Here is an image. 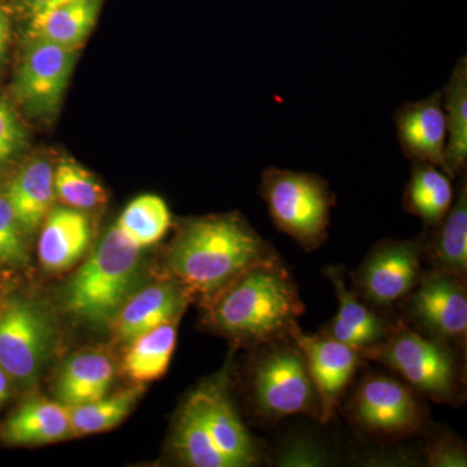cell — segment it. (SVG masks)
<instances>
[{
    "label": "cell",
    "instance_id": "9a60e30c",
    "mask_svg": "<svg viewBox=\"0 0 467 467\" xmlns=\"http://www.w3.org/2000/svg\"><path fill=\"white\" fill-rule=\"evenodd\" d=\"M190 294L177 281L156 284L129 296L112 324L117 339L130 343L135 337L181 317Z\"/></svg>",
    "mask_w": 467,
    "mask_h": 467
},
{
    "label": "cell",
    "instance_id": "30bf717a",
    "mask_svg": "<svg viewBox=\"0 0 467 467\" xmlns=\"http://www.w3.org/2000/svg\"><path fill=\"white\" fill-rule=\"evenodd\" d=\"M78 48L30 38L15 77L14 90L24 109L34 116L57 112L69 84Z\"/></svg>",
    "mask_w": 467,
    "mask_h": 467
},
{
    "label": "cell",
    "instance_id": "9c48e42d",
    "mask_svg": "<svg viewBox=\"0 0 467 467\" xmlns=\"http://www.w3.org/2000/svg\"><path fill=\"white\" fill-rule=\"evenodd\" d=\"M183 405L196 417L230 467L259 462V448L234 407L226 373L223 371L202 383L187 396Z\"/></svg>",
    "mask_w": 467,
    "mask_h": 467
},
{
    "label": "cell",
    "instance_id": "484cf974",
    "mask_svg": "<svg viewBox=\"0 0 467 467\" xmlns=\"http://www.w3.org/2000/svg\"><path fill=\"white\" fill-rule=\"evenodd\" d=\"M142 392V384H137L115 395L67 408L70 436L99 434L112 430L130 414Z\"/></svg>",
    "mask_w": 467,
    "mask_h": 467
},
{
    "label": "cell",
    "instance_id": "4fadbf2b",
    "mask_svg": "<svg viewBox=\"0 0 467 467\" xmlns=\"http://www.w3.org/2000/svg\"><path fill=\"white\" fill-rule=\"evenodd\" d=\"M288 337L306 358L321 405L319 420L327 423L358 370L362 359L361 353L327 335L306 334L296 322L288 330Z\"/></svg>",
    "mask_w": 467,
    "mask_h": 467
},
{
    "label": "cell",
    "instance_id": "1f68e13d",
    "mask_svg": "<svg viewBox=\"0 0 467 467\" xmlns=\"http://www.w3.org/2000/svg\"><path fill=\"white\" fill-rule=\"evenodd\" d=\"M427 463L432 467H465L466 450L462 442L451 436H441L430 442L426 450Z\"/></svg>",
    "mask_w": 467,
    "mask_h": 467
},
{
    "label": "cell",
    "instance_id": "836d02e7",
    "mask_svg": "<svg viewBox=\"0 0 467 467\" xmlns=\"http://www.w3.org/2000/svg\"><path fill=\"white\" fill-rule=\"evenodd\" d=\"M9 36H11V18L3 5H0V66L7 57Z\"/></svg>",
    "mask_w": 467,
    "mask_h": 467
},
{
    "label": "cell",
    "instance_id": "e0dca14e",
    "mask_svg": "<svg viewBox=\"0 0 467 467\" xmlns=\"http://www.w3.org/2000/svg\"><path fill=\"white\" fill-rule=\"evenodd\" d=\"M90 242V221L81 211L52 208L39 236V260L51 272L69 269L84 256Z\"/></svg>",
    "mask_w": 467,
    "mask_h": 467
},
{
    "label": "cell",
    "instance_id": "603a6c76",
    "mask_svg": "<svg viewBox=\"0 0 467 467\" xmlns=\"http://www.w3.org/2000/svg\"><path fill=\"white\" fill-rule=\"evenodd\" d=\"M454 202L451 178L435 165L411 162L410 178L404 193V207L427 226L435 227Z\"/></svg>",
    "mask_w": 467,
    "mask_h": 467
},
{
    "label": "cell",
    "instance_id": "7c38bea8",
    "mask_svg": "<svg viewBox=\"0 0 467 467\" xmlns=\"http://www.w3.org/2000/svg\"><path fill=\"white\" fill-rule=\"evenodd\" d=\"M350 414L362 429L387 435H407L423 425L420 402L407 386L386 376H370L350 401Z\"/></svg>",
    "mask_w": 467,
    "mask_h": 467
},
{
    "label": "cell",
    "instance_id": "8fae6325",
    "mask_svg": "<svg viewBox=\"0 0 467 467\" xmlns=\"http://www.w3.org/2000/svg\"><path fill=\"white\" fill-rule=\"evenodd\" d=\"M405 299L409 316L427 337L450 346L465 343L467 295L463 279L432 269L422 273Z\"/></svg>",
    "mask_w": 467,
    "mask_h": 467
},
{
    "label": "cell",
    "instance_id": "52a82bcc",
    "mask_svg": "<svg viewBox=\"0 0 467 467\" xmlns=\"http://www.w3.org/2000/svg\"><path fill=\"white\" fill-rule=\"evenodd\" d=\"M54 328L45 310L23 296L0 304V368L9 379H36L50 353Z\"/></svg>",
    "mask_w": 467,
    "mask_h": 467
},
{
    "label": "cell",
    "instance_id": "83f0119b",
    "mask_svg": "<svg viewBox=\"0 0 467 467\" xmlns=\"http://www.w3.org/2000/svg\"><path fill=\"white\" fill-rule=\"evenodd\" d=\"M55 193L67 207L90 211L107 201L106 190L78 162L63 159L54 168Z\"/></svg>",
    "mask_w": 467,
    "mask_h": 467
},
{
    "label": "cell",
    "instance_id": "f1b7e54d",
    "mask_svg": "<svg viewBox=\"0 0 467 467\" xmlns=\"http://www.w3.org/2000/svg\"><path fill=\"white\" fill-rule=\"evenodd\" d=\"M23 229L11 205L0 193V263L9 266H26L27 254Z\"/></svg>",
    "mask_w": 467,
    "mask_h": 467
},
{
    "label": "cell",
    "instance_id": "e575fe53",
    "mask_svg": "<svg viewBox=\"0 0 467 467\" xmlns=\"http://www.w3.org/2000/svg\"><path fill=\"white\" fill-rule=\"evenodd\" d=\"M9 393V377L0 368V405L7 400Z\"/></svg>",
    "mask_w": 467,
    "mask_h": 467
},
{
    "label": "cell",
    "instance_id": "d6986e66",
    "mask_svg": "<svg viewBox=\"0 0 467 467\" xmlns=\"http://www.w3.org/2000/svg\"><path fill=\"white\" fill-rule=\"evenodd\" d=\"M69 436L67 408L45 398H33L24 402L2 430L3 441L11 445L48 444Z\"/></svg>",
    "mask_w": 467,
    "mask_h": 467
},
{
    "label": "cell",
    "instance_id": "4316f807",
    "mask_svg": "<svg viewBox=\"0 0 467 467\" xmlns=\"http://www.w3.org/2000/svg\"><path fill=\"white\" fill-rule=\"evenodd\" d=\"M171 223V211L167 202L158 195L146 193L126 205L116 225L138 247L143 248L161 241Z\"/></svg>",
    "mask_w": 467,
    "mask_h": 467
},
{
    "label": "cell",
    "instance_id": "7402d4cb",
    "mask_svg": "<svg viewBox=\"0 0 467 467\" xmlns=\"http://www.w3.org/2000/svg\"><path fill=\"white\" fill-rule=\"evenodd\" d=\"M101 0H67L30 20V38L78 48L90 34L99 15Z\"/></svg>",
    "mask_w": 467,
    "mask_h": 467
},
{
    "label": "cell",
    "instance_id": "44dd1931",
    "mask_svg": "<svg viewBox=\"0 0 467 467\" xmlns=\"http://www.w3.org/2000/svg\"><path fill=\"white\" fill-rule=\"evenodd\" d=\"M113 377L115 368L109 356L100 352L77 353L58 374V402L70 408L98 400L109 391Z\"/></svg>",
    "mask_w": 467,
    "mask_h": 467
},
{
    "label": "cell",
    "instance_id": "5bb4252c",
    "mask_svg": "<svg viewBox=\"0 0 467 467\" xmlns=\"http://www.w3.org/2000/svg\"><path fill=\"white\" fill-rule=\"evenodd\" d=\"M393 121L400 149L411 162H427L448 174L445 164L447 121L442 91L402 104L393 115Z\"/></svg>",
    "mask_w": 467,
    "mask_h": 467
},
{
    "label": "cell",
    "instance_id": "ac0fdd59",
    "mask_svg": "<svg viewBox=\"0 0 467 467\" xmlns=\"http://www.w3.org/2000/svg\"><path fill=\"white\" fill-rule=\"evenodd\" d=\"M26 235L42 225L54 205V167L46 159L26 162L9 181L5 192Z\"/></svg>",
    "mask_w": 467,
    "mask_h": 467
},
{
    "label": "cell",
    "instance_id": "d6a6232c",
    "mask_svg": "<svg viewBox=\"0 0 467 467\" xmlns=\"http://www.w3.org/2000/svg\"><path fill=\"white\" fill-rule=\"evenodd\" d=\"M67 0H21V5L26 8V14L29 15L30 20L34 17L41 16L50 9L57 7L61 3Z\"/></svg>",
    "mask_w": 467,
    "mask_h": 467
},
{
    "label": "cell",
    "instance_id": "3957f363",
    "mask_svg": "<svg viewBox=\"0 0 467 467\" xmlns=\"http://www.w3.org/2000/svg\"><path fill=\"white\" fill-rule=\"evenodd\" d=\"M140 250L119 226L110 227L67 284V309L90 324L112 322L137 281Z\"/></svg>",
    "mask_w": 467,
    "mask_h": 467
},
{
    "label": "cell",
    "instance_id": "d4e9b609",
    "mask_svg": "<svg viewBox=\"0 0 467 467\" xmlns=\"http://www.w3.org/2000/svg\"><path fill=\"white\" fill-rule=\"evenodd\" d=\"M445 121H447V147L445 164L451 180L466 171L467 164V57L457 61L450 81L442 91Z\"/></svg>",
    "mask_w": 467,
    "mask_h": 467
},
{
    "label": "cell",
    "instance_id": "4dcf8cb0",
    "mask_svg": "<svg viewBox=\"0 0 467 467\" xmlns=\"http://www.w3.org/2000/svg\"><path fill=\"white\" fill-rule=\"evenodd\" d=\"M278 466H324L327 465V451L317 442L295 439L282 448L276 457Z\"/></svg>",
    "mask_w": 467,
    "mask_h": 467
},
{
    "label": "cell",
    "instance_id": "2e32d148",
    "mask_svg": "<svg viewBox=\"0 0 467 467\" xmlns=\"http://www.w3.org/2000/svg\"><path fill=\"white\" fill-rule=\"evenodd\" d=\"M325 275L334 285L339 309L322 334L358 352L382 342L391 326L368 308L365 301L362 303L355 292L347 288L342 267H326Z\"/></svg>",
    "mask_w": 467,
    "mask_h": 467
},
{
    "label": "cell",
    "instance_id": "8992f818",
    "mask_svg": "<svg viewBox=\"0 0 467 467\" xmlns=\"http://www.w3.org/2000/svg\"><path fill=\"white\" fill-rule=\"evenodd\" d=\"M254 371L252 398L260 413L270 418L309 414L319 418L321 405L308 365L290 337L265 344Z\"/></svg>",
    "mask_w": 467,
    "mask_h": 467
},
{
    "label": "cell",
    "instance_id": "ba28073f",
    "mask_svg": "<svg viewBox=\"0 0 467 467\" xmlns=\"http://www.w3.org/2000/svg\"><path fill=\"white\" fill-rule=\"evenodd\" d=\"M423 243L387 239L377 243L353 275V292L365 303L389 306L414 290L422 275Z\"/></svg>",
    "mask_w": 467,
    "mask_h": 467
},
{
    "label": "cell",
    "instance_id": "6da1fadb",
    "mask_svg": "<svg viewBox=\"0 0 467 467\" xmlns=\"http://www.w3.org/2000/svg\"><path fill=\"white\" fill-rule=\"evenodd\" d=\"M276 257L244 218L230 213L186 221L169 248L167 265L190 296L209 300L251 267Z\"/></svg>",
    "mask_w": 467,
    "mask_h": 467
},
{
    "label": "cell",
    "instance_id": "f546056e",
    "mask_svg": "<svg viewBox=\"0 0 467 467\" xmlns=\"http://www.w3.org/2000/svg\"><path fill=\"white\" fill-rule=\"evenodd\" d=\"M26 134L14 109L0 99V167L24 149Z\"/></svg>",
    "mask_w": 467,
    "mask_h": 467
},
{
    "label": "cell",
    "instance_id": "7a4b0ae2",
    "mask_svg": "<svg viewBox=\"0 0 467 467\" xmlns=\"http://www.w3.org/2000/svg\"><path fill=\"white\" fill-rule=\"evenodd\" d=\"M208 301L212 327L248 346H265L288 337L306 310L279 257L251 267Z\"/></svg>",
    "mask_w": 467,
    "mask_h": 467
},
{
    "label": "cell",
    "instance_id": "ffe728a7",
    "mask_svg": "<svg viewBox=\"0 0 467 467\" xmlns=\"http://www.w3.org/2000/svg\"><path fill=\"white\" fill-rule=\"evenodd\" d=\"M423 256L434 269L465 281L467 272V186L461 178L459 193L450 211L435 226L429 244H423Z\"/></svg>",
    "mask_w": 467,
    "mask_h": 467
},
{
    "label": "cell",
    "instance_id": "277c9868",
    "mask_svg": "<svg viewBox=\"0 0 467 467\" xmlns=\"http://www.w3.org/2000/svg\"><path fill=\"white\" fill-rule=\"evenodd\" d=\"M260 192L276 229L304 250H318L327 241L337 198L321 175L267 168Z\"/></svg>",
    "mask_w": 467,
    "mask_h": 467
},
{
    "label": "cell",
    "instance_id": "cb8c5ba5",
    "mask_svg": "<svg viewBox=\"0 0 467 467\" xmlns=\"http://www.w3.org/2000/svg\"><path fill=\"white\" fill-rule=\"evenodd\" d=\"M178 318L152 328L131 340L122 368L137 384L160 379L168 371L177 343Z\"/></svg>",
    "mask_w": 467,
    "mask_h": 467
},
{
    "label": "cell",
    "instance_id": "5b68a950",
    "mask_svg": "<svg viewBox=\"0 0 467 467\" xmlns=\"http://www.w3.org/2000/svg\"><path fill=\"white\" fill-rule=\"evenodd\" d=\"M362 358L393 368L418 392L438 402H451L460 391V368L450 344L391 326L382 342L361 350Z\"/></svg>",
    "mask_w": 467,
    "mask_h": 467
}]
</instances>
